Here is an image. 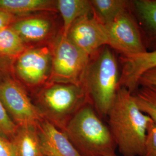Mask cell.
Segmentation results:
<instances>
[{"mask_svg": "<svg viewBox=\"0 0 156 156\" xmlns=\"http://www.w3.org/2000/svg\"><path fill=\"white\" fill-rule=\"evenodd\" d=\"M109 128L123 156H144L151 117L140 110L133 93L119 87L108 113Z\"/></svg>", "mask_w": 156, "mask_h": 156, "instance_id": "cell-1", "label": "cell"}, {"mask_svg": "<svg viewBox=\"0 0 156 156\" xmlns=\"http://www.w3.org/2000/svg\"><path fill=\"white\" fill-rule=\"evenodd\" d=\"M62 131L82 156L116 154L117 146L109 128L87 104L73 115Z\"/></svg>", "mask_w": 156, "mask_h": 156, "instance_id": "cell-2", "label": "cell"}, {"mask_svg": "<svg viewBox=\"0 0 156 156\" xmlns=\"http://www.w3.org/2000/svg\"><path fill=\"white\" fill-rule=\"evenodd\" d=\"M120 73L113 51L105 47L89 65L84 78L83 87L97 111L107 116L119 89Z\"/></svg>", "mask_w": 156, "mask_h": 156, "instance_id": "cell-3", "label": "cell"}, {"mask_svg": "<svg viewBox=\"0 0 156 156\" xmlns=\"http://www.w3.org/2000/svg\"><path fill=\"white\" fill-rule=\"evenodd\" d=\"M87 95L82 86L53 83L40 93L37 106L44 119L63 131L73 115L87 104Z\"/></svg>", "mask_w": 156, "mask_h": 156, "instance_id": "cell-4", "label": "cell"}, {"mask_svg": "<svg viewBox=\"0 0 156 156\" xmlns=\"http://www.w3.org/2000/svg\"><path fill=\"white\" fill-rule=\"evenodd\" d=\"M51 50L50 82L83 86L84 78L91 57L79 49L62 34L56 39Z\"/></svg>", "mask_w": 156, "mask_h": 156, "instance_id": "cell-5", "label": "cell"}, {"mask_svg": "<svg viewBox=\"0 0 156 156\" xmlns=\"http://www.w3.org/2000/svg\"><path fill=\"white\" fill-rule=\"evenodd\" d=\"M0 98L12 120L18 127H37L44 119L21 84L12 77L0 81Z\"/></svg>", "mask_w": 156, "mask_h": 156, "instance_id": "cell-6", "label": "cell"}, {"mask_svg": "<svg viewBox=\"0 0 156 156\" xmlns=\"http://www.w3.org/2000/svg\"><path fill=\"white\" fill-rule=\"evenodd\" d=\"M108 45L128 57L147 51L138 24L129 9L120 13L111 22L105 25Z\"/></svg>", "mask_w": 156, "mask_h": 156, "instance_id": "cell-7", "label": "cell"}, {"mask_svg": "<svg viewBox=\"0 0 156 156\" xmlns=\"http://www.w3.org/2000/svg\"><path fill=\"white\" fill-rule=\"evenodd\" d=\"M51 50L48 47L30 48L15 59L13 72L25 83L36 86L49 78Z\"/></svg>", "mask_w": 156, "mask_h": 156, "instance_id": "cell-8", "label": "cell"}, {"mask_svg": "<svg viewBox=\"0 0 156 156\" xmlns=\"http://www.w3.org/2000/svg\"><path fill=\"white\" fill-rule=\"evenodd\" d=\"M67 38L79 49L91 57L99 49L108 45V37L104 24L94 15L83 17L73 23Z\"/></svg>", "mask_w": 156, "mask_h": 156, "instance_id": "cell-9", "label": "cell"}, {"mask_svg": "<svg viewBox=\"0 0 156 156\" xmlns=\"http://www.w3.org/2000/svg\"><path fill=\"white\" fill-rule=\"evenodd\" d=\"M37 131L44 156H82L65 133L46 119L38 124Z\"/></svg>", "mask_w": 156, "mask_h": 156, "instance_id": "cell-10", "label": "cell"}, {"mask_svg": "<svg viewBox=\"0 0 156 156\" xmlns=\"http://www.w3.org/2000/svg\"><path fill=\"white\" fill-rule=\"evenodd\" d=\"M122 71L120 83L130 90L135 89L142 73L156 67V50L128 57H120Z\"/></svg>", "mask_w": 156, "mask_h": 156, "instance_id": "cell-11", "label": "cell"}, {"mask_svg": "<svg viewBox=\"0 0 156 156\" xmlns=\"http://www.w3.org/2000/svg\"><path fill=\"white\" fill-rule=\"evenodd\" d=\"M131 4L146 49L156 50V0H134Z\"/></svg>", "mask_w": 156, "mask_h": 156, "instance_id": "cell-12", "label": "cell"}, {"mask_svg": "<svg viewBox=\"0 0 156 156\" xmlns=\"http://www.w3.org/2000/svg\"><path fill=\"white\" fill-rule=\"evenodd\" d=\"M10 26L26 44L44 41L49 37L52 30L50 20L41 17L17 19Z\"/></svg>", "mask_w": 156, "mask_h": 156, "instance_id": "cell-13", "label": "cell"}, {"mask_svg": "<svg viewBox=\"0 0 156 156\" xmlns=\"http://www.w3.org/2000/svg\"><path fill=\"white\" fill-rule=\"evenodd\" d=\"M14 156H44L39 142L37 127H18L10 140Z\"/></svg>", "mask_w": 156, "mask_h": 156, "instance_id": "cell-14", "label": "cell"}, {"mask_svg": "<svg viewBox=\"0 0 156 156\" xmlns=\"http://www.w3.org/2000/svg\"><path fill=\"white\" fill-rule=\"evenodd\" d=\"M56 6L63 20L62 34L64 35H67L75 21L81 17L90 16L93 12L90 1L88 0H58L56 1Z\"/></svg>", "mask_w": 156, "mask_h": 156, "instance_id": "cell-15", "label": "cell"}, {"mask_svg": "<svg viewBox=\"0 0 156 156\" xmlns=\"http://www.w3.org/2000/svg\"><path fill=\"white\" fill-rule=\"evenodd\" d=\"M0 9L15 16L38 12L56 11V1L52 0H0Z\"/></svg>", "mask_w": 156, "mask_h": 156, "instance_id": "cell-16", "label": "cell"}, {"mask_svg": "<svg viewBox=\"0 0 156 156\" xmlns=\"http://www.w3.org/2000/svg\"><path fill=\"white\" fill-rule=\"evenodd\" d=\"M93 13L96 18L106 25L122 12L129 9L131 2L126 0H91Z\"/></svg>", "mask_w": 156, "mask_h": 156, "instance_id": "cell-17", "label": "cell"}, {"mask_svg": "<svg viewBox=\"0 0 156 156\" xmlns=\"http://www.w3.org/2000/svg\"><path fill=\"white\" fill-rule=\"evenodd\" d=\"M26 49V44L11 26L0 30V55L15 60Z\"/></svg>", "mask_w": 156, "mask_h": 156, "instance_id": "cell-18", "label": "cell"}, {"mask_svg": "<svg viewBox=\"0 0 156 156\" xmlns=\"http://www.w3.org/2000/svg\"><path fill=\"white\" fill-rule=\"evenodd\" d=\"M133 95L140 110L156 124V87L138 86Z\"/></svg>", "mask_w": 156, "mask_h": 156, "instance_id": "cell-19", "label": "cell"}, {"mask_svg": "<svg viewBox=\"0 0 156 156\" xmlns=\"http://www.w3.org/2000/svg\"><path fill=\"white\" fill-rule=\"evenodd\" d=\"M18 126L12 120L0 98V135L11 140L16 133Z\"/></svg>", "mask_w": 156, "mask_h": 156, "instance_id": "cell-20", "label": "cell"}, {"mask_svg": "<svg viewBox=\"0 0 156 156\" xmlns=\"http://www.w3.org/2000/svg\"><path fill=\"white\" fill-rule=\"evenodd\" d=\"M144 156H156V124L151 119L147 129Z\"/></svg>", "mask_w": 156, "mask_h": 156, "instance_id": "cell-21", "label": "cell"}, {"mask_svg": "<svg viewBox=\"0 0 156 156\" xmlns=\"http://www.w3.org/2000/svg\"><path fill=\"white\" fill-rule=\"evenodd\" d=\"M14 60L0 55V81L12 77Z\"/></svg>", "mask_w": 156, "mask_h": 156, "instance_id": "cell-22", "label": "cell"}, {"mask_svg": "<svg viewBox=\"0 0 156 156\" xmlns=\"http://www.w3.org/2000/svg\"><path fill=\"white\" fill-rule=\"evenodd\" d=\"M138 86L156 87V67L151 68L141 75L138 81Z\"/></svg>", "mask_w": 156, "mask_h": 156, "instance_id": "cell-23", "label": "cell"}, {"mask_svg": "<svg viewBox=\"0 0 156 156\" xmlns=\"http://www.w3.org/2000/svg\"><path fill=\"white\" fill-rule=\"evenodd\" d=\"M17 20V17L0 9V30L10 26Z\"/></svg>", "mask_w": 156, "mask_h": 156, "instance_id": "cell-24", "label": "cell"}, {"mask_svg": "<svg viewBox=\"0 0 156 156\" xmlns=\"http://www.w3.org/2000/svg\"><path fill=\"white\" fill-rule=\"evenodd\" d=\"M0 156H14L11 142L0 135Z\"/></svg>", "mask_w": 156, "mask_h": 156, "instance_id": "cell-25", "label": "cell"}, {"mask_svg": "<svg viewBox=\"0 0 156 156\" xmlns=\"http://www.w3.org/2000/svg\"><path fill=\"white\" fill-rule=\"evenodd\" d=\"M117 156L116 154H113V155H111V156Z\"/></svg>", "mask_w": 156, "mask_h": 156, "instance_id": "cell-26", "label": "cell"}]
</instances>
